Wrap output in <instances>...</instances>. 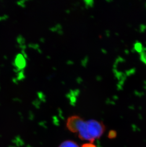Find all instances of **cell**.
<instances>
[{
	"mask_svg": "<svg viewBox=\"0 0 146 147\" xmlns=\"http://www.w3.org/2000/svg\"><path fill=\"white\" fill-rule=\"evenodd\" d=\"M81 147H96V146L92 143H90L84 144Z\"/></svg>",
	"mask_w": 146,
	"mask_h": 147,
	"instance_id": "4",
	"label": "cell"
},
{
	"mask_svg": "<svg viewBox=\"0 0 146 147\" xmlns=\"http://www.w3.org/2000/svg\"><path fill=\"white\" fill-rule=\"evenodd\" d=\"M58 147H79L78 145L72 140H66L63 142Z\"/></svg>",
	"mask_w": 146,
	"mask_h": 147,
	"instance_id": "2",
	"label": "cell"
},
{
	"mask_svg": "<svg viewBox=\"0 0 146 147\" xmlns=\"http://www.w3.org/2000/svg\"><path fill=\"white\" fill-rule=\"evenodd\" d=\"M116 136V133H115V132L114 131H110L109 132V135H108V137L110 138H115Z\"/></svg>",
	"mask_w": 146,
	"mask_h": 147,
	"instance_id": "3",
	"label": "cell"
},
{
	"mask_svg": "<svg viewBox=\"0 0 146 147\" xmlns=\"http://www.w3.org/2000/svg\"><path fill=\"white\" fill-rule=\"evenodd\" d=\"M86 121L87 132L92 143L95 139H99L105 131V126L102 122L94 119Z\"/></svg>",
	"mask_w": 146,
	"mask_h": 147,
	"instance_id": "1",
	"label": "cell"
}]
</instances>
